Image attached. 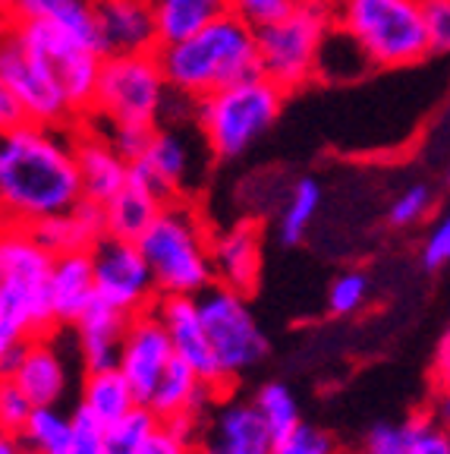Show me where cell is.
Returning <instances> with one entry per match:
<instances>
[{
	"instance_id": "cell-1",
	"label": "cell",
	"mask_w": 450,
	"mask_h": 454,
	"mask_svg": "<svg viewBox=\"0 0 450 454\" xmlns=\"http://www.w3.org/2000/svg\"><path fill=\"white\" fill-rule=\"evenodd\" d=\"M79 202L73 127L22 121L0 133V224L35 227Z\"/></svg>"
},
{
	"instance_id": "cell-2",
	"label": "cell",
	"mask_w": 450,
	"mask_h": 454,
	"mask_svg": "<svg viewBox=\"0 0 450 454\" xmlns=\"http://www.w3.org/2000/svg\"><path fill=\"white\" fill-rule=\"evenodd\" d=\"M54 255L38 243L32 227L0 224V376H10L38 334L57 332L48 297Z\"/></svg>"
},
{
	"instance_id": "cell-3",
	"label": "cell",
	"mask_w": 450,
	"mask_h": 454,
	"mask_svg": "<svg viewBox=\"0 0 450 454\" xmlns=\"http://www.w3.org/2000/svg\"><path fill=\"white\" fill-rule=\"evenodd\" d=\"M158 60H161L170 89L192 105L233 82L259 76L255 32L233 13L208 22L192 35L161 44Z\"/></svg>"
},
{
	"instance_id": "cell-4",
	"label": "cell",
	"mask_w": 450,
	"mask_h": 454,
	"mask_svg": "<svg viewBox=\"0 0 450 454\" xmlns=\"http://www.w3.org/2000/svg\"><path fill=\"white\" fill-rule=\"evenodd\" d=\"M136 243L151 269L158 297H198L214 284L212 234L202 212L186 199L164 202Z\"/></svg>"
},
{
	"instance_id": "cell-5",
	"label": "cell",
	"mask_w": 450,
	"mask_h": 454,
	"mask_svg": "<svg viewBox=\"0 0 450 454\" xmlns=\"http://www.w3.org/2000/svg\"><path fill=\"white\" fill-rule=\"evenodd\" d=\"M334 28L344 32L372 70L423 64L429 51L423 0H331Z\"/></svg>"
},
{
	"instance_id": "cell-6",
	"label": "cell",
	"mask_w": 450,
	"mask_h": 454,
	"mask_svg": "<svg viewBox=\"0 0 450 454\" xmlns=\"http://www.w3.org/2000/svg\"><path fill=\"white\" fill-rule=\"evenodd\" d=\"M287 92L259 76L233 82L196 105L192 123L214 161H237L281 121Z\"/></svg>"
},
{
	"instance_id": "cell-7",
	"label": "cell",
	"mask_w": 450,
	"mask_h": 454,
	"mask_svg": "<svg viewBox=\"0 0 450 454\" xmlns=\"http://www.w3.org/2000/svg\"><path fill=\"white\" fill-rule=\"evenodd\" d=\"M170 98H174V89L164 76L158 51L105 57L89 117L113 127L158 129L167 117Z\"/></svg>"
},
{
	"instance_id": "cell-8",
	"label": "cell",
	"mask_w": 450,
	"mask_h": 454,
	"mask_svg": "<svg viewBox=\"0 0 450 454\" xmlns=\"http://www.w3.org/2000/svg\"><path fill=\"white\" fill-rule=\"evenodd\" d=\"M331 28V0H299V7L287 20L255 32L259 73L287 95L306 89L312 79H318V60Z\"/></svg>"
},
{
	"instance_id": "cell-9",
	"label": "cell",
	"mask_w": 450,
	"mask_h": 454,
	"mask_svg": "<svg viewBox=\"0 0 450 454\" xmlns=\"http://www.w3.org/2000/svg\"><path fill=\"white\" fill-rule=\"evenodd\" d=\"M196 306L202 316L205 334H208V344H212L214 363H218L221 382L230 391L233 382H239L259 363L268 360V354H271L268 334L261 332L246 294L212 284L208 291L196 297Z\"/></svg>"
},
{
	"instance_id": "cell-10",
	"label": "cell",
	"mask_w": 450,
	"mask_h": 454,
	"mask_svg": "<svg viewBox=\"0 0 450 454\" xmlns=\"http://www.w3.org/2000/svg\"><path fill=\"white\" fill-rule=\"evenodd\" d=\"M13 32L19 35L22 48L35 57L42 70L54 79V85L64 92L76 121H85L92 114L95 89H98L101 64L105 54L89 38H79L54 22H16L10 20Z\"/></svg>"
},
{
	"instance_id": "cell-11",
	"label": "cell",
	"mask_w": 450,
	"mask_h": 454,
	"mask_svg": "<svg viewBox=\"0 0 450 454\" xmlns=\"http://www.w3.org/2000/svg\"><path fill=\"white\" fill-rule=\"evenodd\" d=\"M89 255H92L95 271V297L105 300L107 306L136 316L158 303L155 278L136 240L105 234L89 249Z\"/></svg>"
},
{
	"instance_id": "cell-12",
	"label": "cell",
	"mask_w": 450,
	"mask_h": 454,
	"mask_svg": "<svg viewBox=\"0 0 450 454\" xmlns=\"http://www.w3.org/2000/svg\"><path fill=\"white\" fill-rule=\"evenodd\" d=\"M0 82L10 89V95L16 98L28 123H48V127L79 123L76 114L66 105L64 92L54 85V79L42 70L35 57L22 48L13 26L0 32Z\"/></svg>"
},
{
	"instance_id": "cell-13",
	"label": "cell",
	"mask_w": 450,
	"mask_h": 454,
	"mask_svg": "<svg viewBox=\"0 0 450 454\" xmlns=\"http://www.w3.org/2000/svg\"><path fill=\"white\" fill-rule=\"evenodd\" d=\"M271 445L275 439L249 397L224 391L198 419L196 454H271Z\"/></svg>"
},
{
	"instance_id": "cell-14",
	"label": "cell",
	"mask_w": 450,
	"mask_h": 454,
	"mask_svg": "<svg viewBox=\"0 0 450 454\" xmlns=\"http://www.w3.org/2000/svg\"><path fill=\"white\" fill-rule=\"evenodd\" d=\"M174 360L176 354L170 348V338L164 332L161 319H158L155 306L129 316L123 348H120L117 356V369L123 372V379L129 382V388H133L136 401L142 407L148 404V397L155 395L158 382L164 379V372H167Z\"/></svg>"
},
{
	"instance_id": "cell-15",
	"label": "cell",
	"mask_w": 450,
	"mask_h": 454,
	"mask_svg": "<svg viewBox=\"0 0 450 454\" xmlns=\"http://www.w3.org/2000/svg\"><path fill=\"white\" fill-rule=\"evenodd\" d=\"M196 168V149H192L190 136L180 127H158L148 139L145 152L129 164V184L142 186L161 202L170 199H183L186 184L192 180Z\"/></svg>"
},
{
	"instance_id": "cell-16",
	"label": "cell",
	"mask_w": 450,
	"mask_h": 454,
	"mask_svg": "<svg viewBox=\"0 0 450 454\" xmlns=\"http://www.w3.org/2000/svg\"><path fill=\"white\" fill-rule=\"evenodd\" d=\"M95 42L105 57L155 54L161 48L151 0H92Z\"/></svg>"
},
{
	"instance_id": "cell-17",
	"label": "cell",
	"mask_w": 450,
	"mask_h": 454,
	"mask_svg": "<svg viewBox=\"0 0 450 454\" xmlns=\"http://www.w3.org/2000/svg\"><path fill=\"white\" fill-rule=\"evenodd\" d=\"M73 139H76V168L79 184H82V199L105 206L129 184V161L113 149L101 127L85 117L73 123Z\"/></svg>"
},
{
	"instance_id": "cell-18",
	"label": "cell",
	"mask_w": 450,
	"mask_h": 454,
	"mask_svg": "<svg viewBox=\"0 0 450 454\" xmlns=\"http://www.w3.org/2000/svg\"><path fill=\"white\" fill-rule=\"evenodd\" d=\"M32 407H60L70 395L73 372L64 350L57 344V332L38 334L26 344L10 372Z\"/></svg>"
},
{
	"instance_id": "cell-19",
	"label": "cell",
	"mask_w": 450,
	"mask_h": 454,
	"mask_svg": "<svg viewBox=\"0 0 450 454\" xmlns=\"http://www.w3.org/2000/svg\"><path fill=\"white\" fill-rule=\"evenodd\" d=\"M261 224L255 218H239L212 234L214 284L252 297L261 278Z\"/></svg>"
},
{
	"instance_id": "cell-20",
	"label": "cell",
	"mask_w": 450,
	"mask_h": 454,
	"mask_svg": "<svg viewBox=\"0 0 450 454\" xmlns=\"http://www.w3.org/2000/svg\"><path fill=\"white\" fill-rule=\"evenodd\" d=\"M155 312H158V319H161L164 332H167L176 360H183L186 366H190L198 379H205L212 388L227 391L224 382H221V372H218V363H214L212 344H208V334H205V328H202L196 297H158Z\"/></svg>"
},
{
	"instance_id": "cell-21",
	"label": "cell",
	"mask_w": 450,
	"mask_h": 454,
	"mask_svg": "<svg viewBox=\"0 0 450 454\" xmlns=\"http://www.w3.org/2000/svg\"><path fill=\"white\" fill-rule=\"evenodd\" d=\"M127 325H129L127 312L113 309L105 300L95 297V303L79 316L76 325L66 328L73 334V348H76L79 363H82V372L117 366Z\"/></svg>"
},
{
	"instance_id": "cell-22",
	"label": "cell",
	"mask_w": 450,
	"mask_h": 454,
	"mask_svg": "<svg viewBox=\"0 0 450 454\" xmlns=\"http://www.w3.org/2000/svg\"><path fill=\"white\" fill-rule=\"evenodd\" d=\"M48 297L54 309L57 332L76 325L89 306L95 303V271L89 253H64L54 255L48 275Z\"/></svg>"
},
{
	"instance_id": "cell-23",
	"label": "cell",
	"mask_w": 450,
	"mask_h": 454,
	"mask_svg": "<svg viewBox=\"0 0 450 454\" xmlns=\"http://www.w3.org/2000/svg\"><path fill=\"white\" fill-rule=\"evenodd\" d=\"M218 395H224V391L212 388L205 379H198L183 360H174L167 372H164V379L158 382L155 395L148 397L145 407L161 423H170V419H192V423H198Z\"/></svg>"
},
{
	"instance_id": "cell-24",
	"label": "cell",
	"mask_w": 450,
	"mask_h": 454,
	"mask_svg": "<svg viewBox=\"0 0 450 454\" xmlns=\"http://www.w3.org/2000/svg\"><path fill=\"white\" fill-rule=\"evenodd\" d=\"M32 234L38 237L44 249L50 255H64V253H89L105 231V212L95 202H79V206L66 208V212L54 215V218H44L42 224L32 227Z\"/></svg>"
},
{
	"instance_id": "cell-25",
	"label": "cell",
	"mask_w": 450,
	"mask_h": 454,
	"mask_svg": "<svg viewBox=\"0 0 450 454\" xmlns=\"http://www.w3.org/2000/svg\"><path fill=\"white\" fill-rule=\"evenodd\" d=\"M85 413H92L101 426L113 423V419L127 417L133 407H139L133 388L123 379L117 366L111 369H92V372H82V382H79V404Z\"/></svg>"
},
{
	"instance_id": "cell-26",
	"label": "cell",
	"mask_w": 450,
	"mask_h": 454,
	"mask_svg": "<svg viewBox=\"0 0 450 454\" xmlns=\"http://www.w3.org/2000/svg\"><path fill=\"white\" fill-rule=\"evenodd\" d=\"M161 199L151 196L148 190L136 184H127L111 202L101 206L105 212V231L107 237H120V240H139L148 231V224L155 221V215L161 212Z\"/></svg>"
},
{
	"instance_id": "cell-27",
	"label": "cell",
	"mask_w": 450,
	"mask_h": 454,
	"mask_svg": "<svg viewBox=\"0 0 450 454\" xmlns=\"http://www.w3.org/2000/svg\"><path fill=\"white\" fill-rule=\"evenodd\" d=\"M161 44L186 38L208 22L230 13V0H151Z\"/></svg>"
},
{
	"instance_id": "cell-28",
	"label": "cell",
	"mask_w": 450,
	"mask_h": 454,
	"mask_svg": "<svg viewBox=\"0 0 450 454\" xmlns=\"http://www.w3.org/2000/svg\"><path fill=\"white\" fill-rule=\"evenodd\" d=\"M10 20L16 22H54L73 35L95 42L92 0H13ZM98 44V42H95Z\"/></svg>"
},
{
	"instance_id": "cell-29",
	"label": "cell",
	"mask_w": 450,
	"mask_h": 454,
	"mask_svg": "<svg viewBox=\"0 0 450 454\" xmlns=\"http://www.w3.org/2000/svg\"><path fill=\"white\" fill-rule=\"evenodd\" d=\"M322 208V184L315 177H299L287 192V202L277 218V237L283 247H299L309 237V227Z\"/></svg>"
},
{
	"instance_id": "cell-30",
	"label": "cell",
	"mask_w": 450,
	"mask_h": 454,
	"mask_svg": "<svg viewBox=\"0 0 450 454\" xmlns=\"http://www.w3.org/2000/svg\"><path fill=\"white\" fill-rule=\"evenodd\" d=\"M19 442L26 454H70L73 417L60 407H35Z\"/></svg>"
},
{
	"instance_id": "cell-31",
	"label": "cell",
	"mask_w": 450,
	"mask_h": 454,
	"mask_svg": "<svg viewBox=\"0 0 450 454\" xmlns=\"http://www.w3.org/2000/svg\"><path fill=\"white\" fill-rule=\"evenodd\" d=\"M259 413V419L265 423V429L271 433V439H281L290 429L303 423V411H299V401H296L293 388L283 382H265L255 388V395L249 397Z\"/></svg>"
},
{
	"instance_id": "cell-32",
	"label": "cell",
	"mask_w": 450,
	"mask_h": 454,
	"mask_svg": "<svg viewBox=\"0 0 450 454\" xmlns=\"http://www.w3.org/2000/svg\"><path fill=\"white\" fill-rule=\"evenodd\" d=\"M425 423H429V411H415L400 419H378L362 435L359 454H413Z\"/></svg>"
},
{
	"instance_id": "cell-33",
	"label": "cell",
	"mask_w": 450,
	"mask_h": 454,
	"mask_svg": "<svg viewBox=\"0 0 450 454\" xmlns=\"http://www.w3.org/2000/svg\"><path fill=\"white\" fill-rule=\"evenodd\" d=\"M161 419L148 407H133L127 417L105 426V454H142Z\"/></svg>"
},
{
	"instance_id": "cell-34",
	"label": "cell",
	"mask_w": 450,
	"mask_h": 454,
	"mask_svg": "<svg viewBox=\"0 0 450 454\" xmlns=\"http://www.w3.org/2000/svg\"><path fill=\"white\" fill-rule=\"evenodd\" d=\"M369 300V275L366 271H340L338 278L331 281V287H328V312L331 316H353V312H359L362 306H366Z\"/></svg>"
},
{
	"instance_id": "cell-35",
	"label": "cell",
	"mask_w": 450,
	"mask_h": 454,
	"mask_svg": "<svg viewBox=\"0 0 450 454\" xmlns=\"http://www.w3.org/2000/svg\"><path fill=\"white\" fill-rule=\"evenodd\" d=\"M271 454H340V445L328 429L312 423H299L296 429H290L287 435L275 439Z\"/></svg>"
},
{
	"instance_id": "cell-36",
	"label": "cell",
	"mask_w": 450,
	"mask_h": 454,
	"mask_svg": "<svg viewBox=\"0 0 450 454\" xmlns=\"http://www.w3.org/2000/svg\"><path fill=\"white\" fill-rule=\"evenodd\" d=\"M296 7H299V0H230V13L239 22H246L252 32L287 20Z\"/></svg>"
},
{
	"instance_id": "cell-37",
	"label": "cell",
	"mask_w": 450,
	"mask_h": 454,
	"mask_svg": "<svg viewBox=\"0 0 450 454\" xmlns=\"http://www.w3.org/2000/svg\"><path fill=\"white\" fill-rule=\"evenodd\" d=\"M431 186L429 184H413L403 192H397L391 208H387V224L391 227H413L429 215L431 208Z\"/></svg>"
},
{
	"instance_id": "cell-38",
	"label": "cell",
	"mask_w": 450,
	"mask_h": 454,
	"mask_svg": "<svg viewBox=\"0 0 450 454\" xmlns=\"http://www.w3.org/2000/svg\"><path fill=\"white\" fill-rule=\"evenodd\" d=\"M32 411L35 407L28 404V397L19 391V385L10 376H0V433L19 435L26 429Z\"/></svg>"
},
{
	"instance_id": "cell-39",
	"label": "cell",
	"mask_w": 450,
	"mask_h": 454,
	"mask_svg": "<svg viewBox=\"0 0 450 454\" xmlns=\"http://www.w3.org/2000/svg\"><path fill=\"white\" fill-rule=\"evenodd\" d=\"M423 20L431 54H450V0H423Z\"/></svg>"
},
{
	"instance_id": "cell-40",
	"label": "cell",
	"mask_w": 450,
	"mask_h": 454,
	"mask_svg": "<svg viewBox=\"0 0 450 454\" xmlns=\"http://www.w3.org/2000/svg\"><path fill=\"white\" fill-rule=\"evenodd\" d=\"M73 442H70V454H105V426L85 413L82 407H73Z\"/></svg>"
},
{
	"instance_id": "cell-41",
	"label": "cell",
	"mask_w": 450,
	"mask_h": 454,
	"mask_svg": "<svg viewBox=\"0 0 450 454\" xmlns=\"http://www.w3.org/2000/svg\"><path fill=\"white\" fill-rule=\"evenodd\" d=\"M98 127H101V133L107 136V142H111L113 149L127 158L129 164L145 152L148 139H151V133H155V129H145V127H113V123H98Z\"/></svg>"
},
{
	"instance_id": "cell-42",
	"label": "cell",
	"mask_w": 450,
	"mask_h": 454,
	"mask_svg": "<svg viewBox=\"0 0 450 454\" xmlns=\"http://www.w3.org/2000/svg\"><path fill=\"white\" fill-rule=\"evenodd\" d=\"M423 265L429 271H438L444 265H450V212L431 227V234L425 237L423 247Z\"/></svg>"
},
{
	"instance_id": "cell-43",
	"label": "cell",
	"mask_w": 450,
	"mask_h": 454,
	"mask_svg": "<svg viewBox=\"0 0 450 454\" xmlns=\"http://www.w3.org/2000/svg\"><path fill=\"white\" fill-rule=\"evenodd\" d=\"M142 454H196V439L176 433L174 426H167V423H158L155 435L148 439Z\"/></svg>"
},
{
	"instance_id": "cell-44",
	"label": "cell",
	"mask_w": 450,
	"mask_h": 454,
	"mask_svg": "<svg viewBox=\"0 0 450 454\" xmlns=\"http://www.w3.org/2000/svg\"><path fill=\"white\" fill-rule=\"evenodd\" d=\"M431 376H435V391L450 395V328L444 332V338L438 340V354H435V366H431Z\"/></svg>"
},
{
	"instance_id": "cell-45",
	"label": "cell",
	"mask_w": 450,
	"mask_h": 454,
	"mask_svg": "<svg viewBox=\"0 0 450 454\" xmlns=\"http://www.w3.org/2000/svg\"><path fill=\"white\" fill-rule=\"evenodd\" d=\"M413 454H450V442L444 439L441 433H438V426L431 423V417H429V423L423 426L419 439H415Z\"/></svg>"
},
{
	"instance_id": "cell-46",
	"label": "cell",
	"mask_w": 450,
	"mask_h": 454,
	"mask_svg": "<svg viewBox=\"0 0 450 454\" xmlns=\"http://www.w3.org/2000/svg\"><path fill=\"white\" fill-rule=\"evenodd\" d=\"M22 121H26V117H22V111H19V105H16V98L10 95L7 85L0 82V133H4V129L19 127Z\"/></svg>"
},
{
	"instance_id": "cell-47",
	"label": "cell",
	"mask_w": 450,
	"mask_h": 454,
	"mask_svg": "<svg viewBox=\"0 0 450 454\" xmlns=\"http://www.w3.org/2000/svg\"><path fill=\"white\" fill-rule=\"evenodd\" d=\"M429 417H431V423L438 426V433L450 442V395L435 391V401L429 404Z\"/></svg>"
},
{
	"instance_id": "cell-48",
	"label": "cell",
	"mask_w": 450,
	"mask_h": 454,
	"mask_svg": "<svg viewBox=\"0 0 450 454\" xmlns=\"http://www.w3.org/2000/svg\"><path fill=\"white\" fill-rule=\"evenodd\" d=\"M0 454H26V448H22L19 435L0 433Z\"/></svg>"
},
{
	"instance_id": "cell-49",
	"label": "cell",
	"mask_w": 450,
	"mask_h": 454,
	"mask_svg": "<svg viewBox=\"0 0 450 454\" xmlns=\"http://www.w3.org/2000/svg\"><path fill=\"white\" fill-rule=\"evenodd\" d=\"M7 26H10V13H7L4 7H0V32H4Z\"/></svg>"
},
{
	"instance_id": "cell-50",
	"label": "cell",
	"mask_w": 450,
	"mask_h": 454,
	"mask_svg": "<svg viewBox=\"0 0 450 454\" xmlns=\"http://www.w3.org/2000/svg\"><path fill=\"white\" fill-rule=\"evenodd\" d=\"M10 4H13V0H0V7L7 10V13H10Z\"/></svg>"
}]
</instances>
